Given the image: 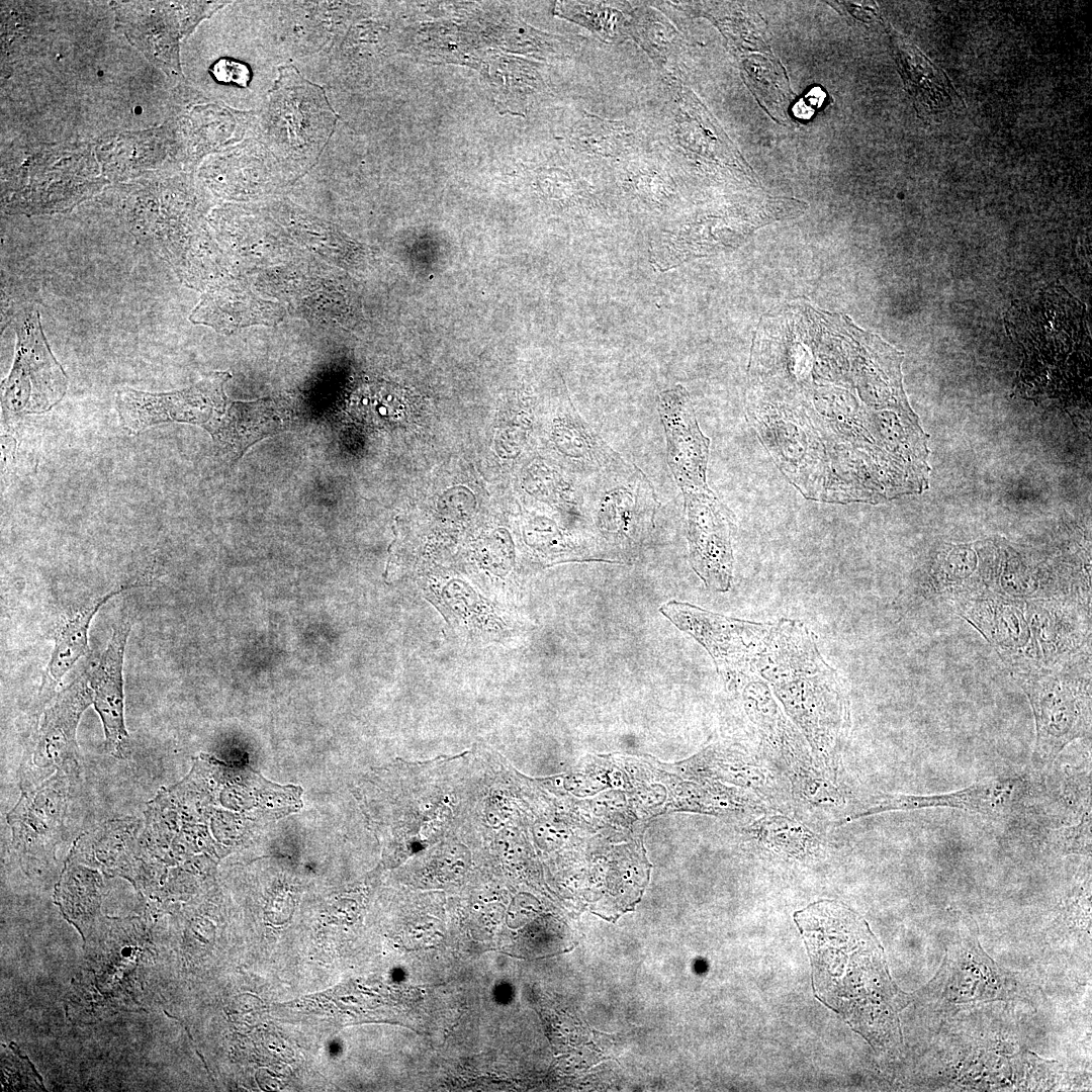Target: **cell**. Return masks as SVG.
I'll return each mask as SVG.
<instances>
[{"label": "cell", "mask_w": 1092, "mask_h": 1092, "mask_svg": "<svg viewBox=\"0 0 1092 1092\" xmlns=\"http://www.w3.org/2000/svg\"><path fill=\"white\" fill-rule=\"evenodd\" d=\"M743 701L764 748L783 761L791 782L819 769L802 734L782 712L764 680L757 677L749 680L743 688Z\"/></svg>", "instance_id": "19"}, {"label": "cell", "mask_w": 1092, "mask_h": 1092, "mask_svg": "<svg viewBox=\"0 0 1092 1092\" xmlns=\"http://www.w3.org/2000/svg\"><path fill=\"white\" fill-rule=\"evenodd\" d=\"M92 703V692L84 672L65 688L44 712L34 742L21 765L23 792L33 790L52 770L63 775L78 769L76 731L85 709Z\"/></svg>", "instance_id": "11"}, {"label": "cell", "mask_w": 1092, "mask_h": 1092, "mask_svg": "<svg viewBox=\"0 0 1092 1092\" xmlns=\"http://www.w3.org/2000/svg\"><path fill=\"white\" fill-rule=\"evenodd\" d=\"M811 964L814 995L869 1041L892 1032L896 987L867 922L846 905L821 900L794 914Z\"/></svg>", "instance_id": "2"}, {"label": "cell", "mask_w": 1092, "mask_h": 1092, "mask_svg": "<svg viewBox=\"0 0 1092 1092\" xmlns=\"http://www.w3.org/2000/svg\"><path fill=\"white\" fill-rule=\"evenodd\" d=\"M753 833L768 849L800 857L818 848L816 836L799 822L783 815H765L753 825Z\"/></svg>", "instance_id": "23"}, {"label": "cell", "mask_w": 1092, "mask_h": 1092, "mask_svg": "<svg viewBox=\"0 0 1092 1092\" xmlns=\"http://www.w3.org/2000/svg\"><path fill=\"white\" fill-rule=\"evenodd\" d=\"M98 75H99V76H103V72H102V71H98Z\"/></svg>", "instance_id": "27"}, {"label": "cell", "mask_w": 1092, "mask_h": 1092, "mask_svg": "<svg viewBox=\"0 0 1092 1092\" xmlns=\"http://www.w3.org/2000/svg\"><path fill=\"white\" fill-rule=\"evenodd\" d=\"M13 327L14 362L2 383V403L14 414L46 413L66 394L67 375L51 351L37 310H21Z\"/></svg>", "instance_id": "9"}, {"label": "cell", "mask_w": 1092, "mask_h": 1092, "mask_svg": "<svg viewBox=\"0 0 1092 1092\" xmlns=\"http://www.w3.org/2000/svg\"><path fill=\"white\" fill-rule=\"evenodd\" d=\"M952 610L987 640L1011 674L1040 667L1024 601L985 588L960 601Z\"/></svg>", "instance_id": "13"}, {"label": "cell", "mask_w": 1092, "mask_h": 1092, "mask_svg": "<svg viewBox=\"0 0 1092 1092\" xmlns=\"http://www.w3.org/2000/svg\"><path fill=\"white\" fill-rule=\"evenodd\" d=\"M134 112H135L136 114H140V113L142 112V109H141V107H139V106H138V107H135V109H134Z\"/></svg>", "instance_id": "26"}, {"label": "cell", "mask_w": 1092, "mask_h": 1092, "mask_svg": "<svg viewBox=\"0 0 1092 1092\" xmlns=\"http://www.w3.org/2000/svg\"><path fill=\"white\" fill-rule=\"evenodd\" d=\"M986 588L1028 601L1051 598L1091 600L1090 568L1069 554L1039 555L999 538L978 541Z\"/></svg>", "instance_id": "7"}, {"label": "cell", "mask_w": 1092, "mask_h": 1092, "mask_svg": "<svg viewBox=\"0 0 1092 1092\" xmlns=\"http://www.w3.org/2000/svg\"><path fill=\"white\" fill-rule=\"evenodd\" d=\"M903 353L804 301L764 314L746 415L805 498L880 504L928 487V436L903 388Z\"/></svg>", "instance_id": "1"}, {"label": "cell", "mask_w": 1092, "mask_h": 1092, "mask_svg": "<svg viewBox=\"0 0 1092 1092\" xmlns=\"http://www.w3.org/2000/svg\"><path fill=\"white\" fill-rule=\"evenodd\" d=\"M1032 784L1025 776H999L954 792L935 795H882L849 815L845 821L890 811L951 808L988 816H1007L1024 806Z\"/></svg>", "instance_id": "14"}, {"label": "cell", "mask_w": 1092, "mask_h": 1092, "mask_svg": "<svg viewBox=\"0 0 1092 1092\" xmlns=\"http://www.w3.org/2000/svg\"><path fill=\"white\" fill-rule=\"evenodd\" d=\"M666 442V460L681 492L708 487L710 439L700 429L681 386L661 393L657 405Z\"/></svg>", "instance_id": "16"}, {"label": "cell", "mask_w": 1092, "mask_h": 1092, "mask_svg": "<svg viewBox=\"0 0 1092 1092\" xmlns=\"http://www.w3.org/2000/svg\"><path fill=\"white\" fill-rule=\"evenodd\" d=\"M589 530L611 562L636 556L654 528L659 508L647 475L625 458L584 479Z\"/></svg>", "instance_id": "5"}, {"label": "cell", "mask_w": 1092, "mask_h": 1092, "mask_svg": "<svg viewBox=\"0 0 1092 1092\" xmlns=\"http://www.w3.org/2000/svg\"><path fill=\"white\" fill-rule=\"evenodd\" d=\"M228 378V373L215 372L189 388L163 393L122 388L116 394L120 423L131 434L167 422L200 425L210 433L226 412Z\"/></svg>", "instance_id": "10"}, {"label": "cell", "mask_w": 1092, "mask_h": 1092, "mask_svg": "<svg viewBox=\"0 0 1092 1092\" xmlns=\"http://www.w3.org/2000/svg\"><path fill=\"white\" fill-rule=\"evenodd\" d=\"M660 611L705 647L729 689L739 691L756 677L771 624L730 618L676 602Z\"/></svg>", "instance_id": "8"}, {"label": "cell", "mask_w": 1092, "mask_h": 1092, "mask_svg": "<svg viewBox=\"0 0 1092 1092\" xmlns=\"http://www.w3.org/2000/svg\"><path fill=\"white\" fill-rule=\"evenodd\" d=\"M682 495L691 566L708 588L727 592L733 573L734 516L709 487Z\"/></svg>", "instance_id": "12"}, {"label": "cell", "mask_w": 1092, "mask_h": 1092, "mask_svg": "<svg viewBox=\"0 0 1092 1092\" xmlns=\"http://www.w3.org/2000/svg\"><path fill=\"white\" fill-rule=\"evenodd\" d=\"M1024 603L1040 667H1060L1091 658V600L1051 598Z\"/></svg>", "instance_id": "15"}, {"label": "cell", "mask_w": 1092, "mask_h": 1092, "mask_svg": "<svg viewBox=\"0 0 1092 1092\" xmlns=\"http://www.w3.org/2000/svg\"><path fill=\"white\" fill-rule=\"evenodd\" d=\"M892 44L901 74L917 103V108L924 107L925 113L926 110L933 112L948 106L953 98H958L944 73L917 49L897 37H892Z\"/></svg>", "instance_id": "22"}, {"label": "cell", "mask_w": 1092, "mask_h": 1092, "mask_svg": "<svg viewBox=\"0 0 1092 1092\" xmlns=\"http://www.w3.org/2000/svg\"><path fill=\"white\" fill-rule=\"evenodd\" d=\"M131 623L122 616L115 623L108 644L98 662L86 671L92 692V704L98 713L105 734L107 751L117 758L130 752V741L124 717L123 656Z\"/></svg>", "instance_id": "17"}, {"label": "cell", "mask_w": 1092, "mask_h": 1092, "mask_svg": "<svg viewBox=\"0 0 1092 1092\" xmlns=\"http://www.w3.org/2000/svg\"><path fill=\"white\" fill-rule=\"evenodd\" d=\"M986 586L978 542L941 544L918 572L911 594L917 601L951 608Z\"/></svg>", "instance_id": "18"}, {"label": "cell", "mask_w": 1092, "mask_h": 1092, "mask_svg": "<svg viewBox=\"0 0 1092 1092\" xmlns=\"http://www.w3.org/2000/svg\"><path fill=\"white\" fill-rule=\"evenodd\" d=\"M64 777L66 775H57L42 787L23 793L8 816L16 845H42L53 839L55 828L62 820L64 796L58 787Z\"/></svg>", "instance_id": "21"}, {"label": "cell", "mask_w": 1092, "mask_h": 1092, "mask_svg": "<svg viewBox=\"0 0 1092 1092\" xmlns=\"http://www.w3.org/2000/svg\"><path fill=\"white\" fill-rule=\"evenodd\" d=\"M757 673L769 684L809 743L817 767L834 772L850 725L848 699L837 672L823 659L813 632L798 620L771 624Z\"/></svg>", "instance_id": "3"}, {"label": "cell", "mask_w": 1092, "mask_h": 1092, "mask_svg": "<svg viewBox=\"0 0 1092 1092\" xmlns=\"http://www.w3.org/2000/svg\"><path fill=\"white\" fill-rule=\"evenodd\" d=\"M337 120L323 87L285 65L258 114L256 134L283 169L305 171L320 159Z\"/></svg>", "instance_id": "4"}, {"label": "cell", "mask_w": 1092, "mask_h": 1092, "mask_svg": "<svg viewBox=\"0 0 1092 1092\" xmlns=\"http://www.w3.org/2000/svg\"><path fill=\"white\" fill-rule=\"evenodd\" d=\"M1035 722L1031 763L1049 770L1064 748L1091 734V658L1060 667L1012 674Z\"/></svg>", "instance_id": "6"}, {"label": "cell", "mask_w": 1092, "mask_h": 1092, "mask_svg": "<svg viewBox=\"0 0 1092 1092\" xmlns=\"http://www.w3.org/2000/svg\"><path fill=\"white\" fill-rule=\"evenodd\" d=\"M141 585L140 580L123 584L62 620L54 635V648L38 692L41 703L50 699L65 674L88 652L89 627L99 609L114 596Z\"/></svg>", "instance_id": "20"}, {"label": "cell", "mask_w": 1092, "mask_h": 1092, "mask_svg": "<svg viewBox=\"0 0 1092 1092\" xmlns=\"http://www.w3.org/2000/svg\"><path fill=\"white\" fill-rule=\"evenodd\" d=\"M213 77L223 83H232L246 86L250 80V70L247 65L234 60H219L210 68Z\"/></svg>", "instance_id": "25"}, {"label": "cell", "mask_w": 1092, "mask_h": 1092, "mask_svg": "<svg viewBox=\"0 0 1092 1092\" xmlns=\"http://www.w3.org/2000/svg\"><path fill=\"white\" fill-rule=\"evenodd\" d=\"M579 8L583 11V14H578L583 19L581 24L587 25L589 29L607 36V39H616L624 34L622 28L624 18L619 11L597 5L580 6Z\"/></svg>", "instance_id": "24"}]
</instances>
